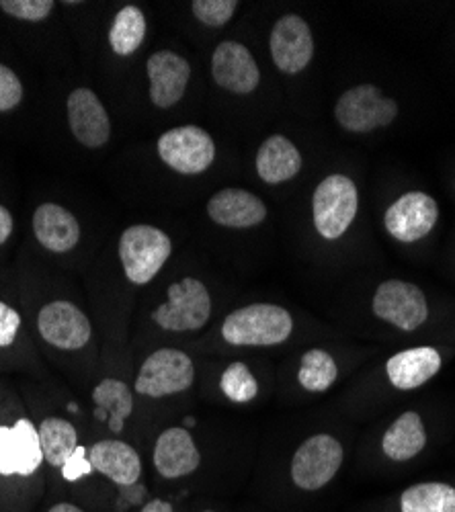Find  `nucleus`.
Wrapping results in <instances>:
<instances>
[{"label": "nucleus", "mask_w": 455, "mask_h": 512, "mask_svg": "<svg viewBox=\"0 0 455 512\" xmlns=\"http://www.w3.org/2000/svg\"><path fill=\"white\" fill-rule=\"evenodd\" d=\"M48 469L33 418L0 420V512H35L48 496Z\"/></svg>", "instance_id": "nucleus-2"}, {"label": "nucleus", "mask_w": 455, "mask_h": 512, "mask_svg": "<svg viewBox=\"0 0 455 512\" xmlns=\"http://www.w3.org/2000/svg\"><path fill=\"white\" fill-rule=\"evenodd\" d=\"M13 228H15L13 213L5 205H0V246H3L11 238Z\"/></svg>", "instance_id": "nucleus-36"}, {"label": "nucleus", "mask_w": 455, "mask_h": 512, "mask_svg": "<svg viewBox=\"0 0 455 512\" xmlns=\"http://www.w3.org/2000/svg\"><path fill=\"white\" fill-rule=\"evenodd\" d=\"M160 160L179 175H201L216 160L214 138L197 125H181L158 138Z\"/></svg>", "instance_id": "nucleus-11"}, {"label": "nucleus", "mask_w": 455, "mask_h": 512, "mask_svg": "<svg viewBox=\"0 0 455 512\" xmlns=\"http://www.w3.org/2000/svg\"><path fill=\"white\" fill-rule=\"evenodd\" d=\"M212 76L218 87L234 95H251L261 82L255 56L238 41H222L212 56Z\"/></svg>", "instance_id": "nucleus-18"}, {"label": "nucleus", "mask_w": 455, "mask_h": 512, "mask_svg": "<svg viewBox=\"0 0 455 512\" xmlns=\"http://www.w3.org/2000/svg\"><path fill=\"white\" fill-rule=\"evenodd\" d=\"M91 474L85 478L72 500L93 512H132L146 502L144 463L138 449L115 437H101L87 445Z\"/></svg>", "instance_id": "nucleus-1"}, {"label": "nucleus", "mask_w": 455, "mask_h": 512, "mask_svg": "<svg viewBox=\"0 0 455 512\" xmlns=\"http://www.w3.org/2000/svg\"><path fill=\"white\" fill-rule=\"evenodd\" d=\"M398 115V103L382 95L376 84H359L345 91L335 107V117L343 130L369 134L390 125Z\"/></svg>", "instance_id": "nucleus-10"}, {"label": "nucleus", "mask_w": 455, "mask_h": 512, "mask_svg": "<svg viewBox=\"0 0 455 512\" xmlns=\"http://www.w3.org/2000/svg\"><path fill=\"white\" fill-rule=\"evenodd\" d=\"M376 318L392 324L402 332H415L429 318V306L425 293L408 281L390 279L384 281L371 302Z\"/></svg>", "instance_id": "nucleus-12"}, {"label": "nucleus", "mask_w": 455, "mask_h": 512, "mask_svg": "<svg viewBox=\"0 0 455 512\" xmlns=\"http://www.w3.org/2000/svg\"><path fill=\"white\" fill-rule=\"evenodd\" d=\"M33 234L46 250L62 254L78 244L80 224L66 207L44 203L33 213Z\"/></svg>", "instance_id": "nucleus-22"}, {"label": "nucleus", "mask_w": 455, "mask_h": 512, "mask_svg": "<svg viewBox=\"0 0 455 512\" xmlns=\"http://www.w3.org/2000/svg\"><path fill=\"white\" fill-rule=\"evenodd\" d=\"M238 9L236 0H195L191 5L193 15L208 27L226 25Z\"/></svg>", "instance_id": "nucleus-31"}, {"label": "nucleus", "mask_w": 455, "mask_h": 512, "mask_svg": "<svg viewBox=\"0 0 455 512\" xmlns=\"http://www.w3.org/2000/svg\"><path fill=\"white\" fill-rule=\"evenodd\" d=\"M132 512H177V510H175V504L169 502V500H164V498H148L146 502H142Z\"/></svg>", "instance_id": "nucleus-35"}, {"label": "nucleus", "mask_w": 455, "mask_h": 512, "mask_svg": "<svg viewBox=\"0 0 455 512\" xmlns=\"http://www.w3.org/2000/svg\"><path fill=\"white\" fill-rule=\"evenodd\" d=\"M302 170V154L285 136L267 138L257 152V173L269 185H281Z\"/></svg>", "instance_id": "nucleus-24"}, {"label": "nucleus", "mask_w": 455, "mask_h": 512, "mask_svg": "<svg viewBox=\"0 0 455 512\" xmlns=\"http://www.w3.org/2000/svg\"><path fill=\"white\" fill-rule=\"evenodd\" d=\"M152 465L158 478L164 482L185 480L199 469L201 451L187 429H183V426H169L154 441Z\"/></svg>", "instance_id": "nucleus-14"}, {"label": "nucleus", "mask_w": 455, "mask_h": 512, "mask_svg": "<svg viewBox=\"0 0 455 512\" xmlns=\"http://www.w3.org/2000/svg\"><path fill=\"white\" fill-rule=\"evenodd\" d=\"M427 445V433L423 420L417 412L400 414L382 439V449L392 461H410L415 459Z\"/></svg>", "instance_id": "nucleus-25"}, {"label": "nucleus", "mask_w": 455, "mask_h": 512, "mask_svg": "<svg viewBox=\"0 0 455 512\" xmlns=\"http://www.w3.org/2000/svg\"><path fill=\"white\" fill-rule=\"evenodd\" d=\"M35 512H93L85 504H80L66 496H46L41 504L35 508Z\"/></svg>", "instance_id": "nucleus-34"}, {"label": "nucleus", "mask_w": 455, "mask_h": 512, "mask_svg": "<svg viewBox=\"0 0 455 512\" xmlns=\"http://www.w3.org/2000/svg\"><path fill=\"white\" fill-rule=\"evenodd\" d=\"M35 426H37L41 451H44L48 482L52 486L62 474L66 463L72 459V455L82 447L80 433L74 426V422L62 414H46L39 422H35Z\"/></svg>", "instance_id": "nucleus-20"}, {"label": "nucleus", "mask_w": 455, "mask_h": 512, "mask_svg": "<svg viewBox=\"0 0 455 512\" xmlns=\"http://www.w3.org/2000/svg\"><path fill=\"white\" fill-rule=\"evenodd\" d=\"M146 37V17L138 7H123L109 29V46L117 56H132Z\"/></svg>", "instance_id": "nucleus-27"}, {"label": "nucleus", "mask_w": 455, "mask_h": 512, "mask_svg": "<svg viewBox=\"0 0 455 512\" xmlns=\"http://www.w3.org/2000/svg\"><path fill=\"white\" fill-rule=\"evenodd\" d=\"M212 293L203 281L185 277L169 285L167 300L152 310V322L164 332H197L212 318Z\"/></svg>", "instance_id": "nucleus-4"}, {"label": "nucleus", "mask_w": 455, "mask_h": 512, "mask_svg": "<svg viewBox=\"0 0 455 512\" xmlns=\"http://www.w3.org/2000/svg\"><path fill=\"white\" fill-rule=\"evenodd\" d=\"M437 220V201L423 191H410L386 209L384 226L392 238L410 244L425 238L435 228Z\"/></svg>", "instance_id": "nucleus-13"}, {"label": "nucleus", "mask_w": 455, "mask_h": 512, "mask_svg": "<svg viewBox=\"0 0 455 512\" xmlns=\"http://www.w3.org/2000/svg\"><path fill=\"white\" fill-rule=\"evenodd\" d=\"M35 330L44 345L60 353H82L95 338L87 312L68 300H52L41 306L35 316Z\"/></svg>", "instance_id": "nucleus-6"}, {"label": "nucleus", "mask_w": 455, "mask_h": 512, "mask_svg": "<svg viewBox=\"0 0 455 512\" xmlns=\"http://www.w3.org/2000/svg\"><path fill=\"white\" fill-rule=\"evenodd\" d=\"M222 338L232 347H277L294 334V316L277 304H251L230 312Z\"/></svg>", "instance_id": "nucleus-3"}, {"label": "nucleus", "mask_w": 455, "mask_h": 512, "mask_svg": "<svg viewBox=\"0 0 455 512\" xmlns=\"http://www.w3.org/2000/svg\"><path fill=\"white\" fill-rule=\"evenodd\" d=\"M201 512H218V510H212V508H210V510H201Z\"/></svg>", "instance_id": "nucleus-37"}, {"label": "nucleus", "mask_w": 455, "mask_h": 512, "mask_svg": "<svg viewBox=\"0 0 455 512\" xmlns=\"http://www.w3.org/2000/svg\"><path fill=\"white\" fill-rule=\"evenodd\" d=\"M54 7V0H0L3 13L27 23L46 21L52 15Z\"/></svg>", "instance_id": "nucleus-30"}, {"label": "nucleus", "mask_w": 455, "mask_h": 512, "mask_svg": "<svg viewBox=\"0 0 455 512\" xmlns=\"http://www.w3.org/2000/svg\"><path fill=\"white\" fill-rule=\"evenodd\" d=\"M339 377V367L333 359V355L322 349H310L302 355L300 367H298V383L312 394L326 392L335 386Z\"/></svg>", "instance_id": "nucleus-28"}, {"label": "nucleus", "mask_w": 455, "mask_h": 512, "mask_svg": "<svg viewBox=\"0 0 455 512\" xmlns=\"http://www.w3.org/2000/svg\"><path fill=\"white\" fill-rule=\"evenodd\" d=\"M173 252L169 234L146 224L130 226L119 238V261L123 275L134 285H148L167 265Z\"/></svg>", "instance_id": "nucleus-7"}, {"label": "nucleus", "mask_w": 455, "mask_h": 512, "mask_svg": "<svg viewBox=\"0 0 455 512\" xmlns=\"http://www.w3.org/2000/svg\"><path fill=\"white\" fill-rule=\"evenodd\" d=\"M273 64L285 74H300L314 56V37L310 25L300 15L281 17L269 37Z\"/></svg>", "instance_id": "nucleus-15"}, {"label": "nucleus", "mask_w": 455, "mask_h": 512, "mask_svg": "<svg viewBox=\"0 0 455 512\" xmlns=\"http://www.w3.org/2000/svg\"><path fill=\"white\" fill-rule=\"evenodd\" d=\"M343 445L326 433L308 437L289 463V478L304 492H318L335 480L343 465Z\"/></svg>", "instance_id": "nucleus-8"}, {"label": "nucleus", "mask_w": 455, "mask_h": 512, "mask_svg": "<svg viewBox=\"0 0 455 512\" xmlns=\"http://www.w3.org/2000/svg\"><path fill=\"white\" fill-rule=\"evenodd\" d=\"M441 369V355L433 347H415L396 353L388 365L386 373L396 390H417Z\"/></svg>", "instance_id": "nucleus-23"}, {"label": "nucleus", "mask_w": 455, "mask_h": 512, "mask_svg": "<svg viewBox=\"0 0 455 512\" xmlns=\"http://www.w3.org/2000/svg\"><path fill=\"white\" fill-rule=\"evenodd\" d=\"M222 394L234 404H248L259 396V381L246 363H230L220 377Z\"/></svg>", "instance_id": "nucleus-29"}, {"label": "nucleus", "mask_w": 455, "mask_h": 512, "mask_svg": "<svg viewBox=\"0 0 455 512\" xmlns=\"http://www.w3.org/2000/svg\"><path fill=\"white\" fill-rule=\"evenodd\" d=\"M208 216L224 228H255L265 222L267 205L251 191L228 187L208 201Z\"/></svg>", "instance_id": "nucleus-21"}, {"label": "nucleus", "mask_w": 455, "mask_h": 512, "mask_svg": "<svg viewBox=\"0 0 455 512\" xmlns=\"http://www.w3.org/2000/svg\"><path fill=\"white\" fill-rule=\"evenodd\" d=\"M68 125L78 144L97 150L111 138V119L101 99L91 89H74L66 101Z\"/></svg>", "instance_id": "nucleus-16"}, {"label": "nucleus", "mask_w": 455, "mask_h": 512, "mask_svg": "<svg viewBox=\"0 0 455 512\" xmlns=\"http://www.w3.org/2000/svg\"><path fill=\"white\" fill-rule=\"evenodd\" d=\"M400 512H455V488L443 482L410 486L400 496Z\"/></svg>", "instance_id": "nucleus-26"}, {"label": "nucleus", "mask_w": 455, "mask_h": 512, "mask_svg": "<svg viewBox=\"0 0 455 512\" xmlns=\"http://www.w3.org/2000/svg\"><path fill=\"white\" fill-rule=\"evenodd\" d=\"M23 330L21 312L9 302L0 300V351H11L19 343Z\"/></svg>", "instance_id": "nucleus-32"}, {"label": "nucleus", "mask_w": 455, "mask_h": 512, "mask_svg": "<svg viewBox=\"0 0 455 512\" xmlns=\"http://www.w3.org/2000/svg\"><path fill=\"white\" fill-rule=\"evenodd\" d=\"M357 209V187L347 175H330L314 191V226L318 234L326 240L341 238L351 228Z\"/></svg>", "instance_id": "nucleus-9"}, {"label": "nucleus", "mask_w": 455, "mask_h": 512, "mask_svg": "<svg viewBox=\"0 0 455 512\" xmlns=\"http://www.w3.org/2000/svg\"><path fill=\"white\" fill-rule=\"evenodd\" d=\"M134 396L136 394L134 388H130V383L113 375L101 377L93 386V418L105 426L109 433L107 437L121 439V435H126V426L136 408Z\"/></svg>", "instance_id": "nucleus-17"}, {"label": "nucleus", "mask_w": 455, "mask_h": 512, "mask_svg": "<svg viewBox=\"0 0 455 512\" xmlns=\"http://www.w3.org/2000/svg\"><path fill=\"white\" fill-rule=\"evenodd\" d=\"M23 101V82L5 64H0V113L13 111Z\"/></svg>", "instance_id": "nucleus-33"}, {"label": "nucleus", "mask_w": 455, "mask_h": 512, "mask_svg": "<svg viewBox=\"0 0 455 512\" xmlns=\"http://www.w3.org/2000/svg\"><path fill=\"white\" fill-rule=\"evenodd\" d=\"M146 72L150 80V99L158 109H169L185 97L191 66L183 56L171 50L154 52L146 62Z\"/></svg>", "instance_id": "nucleus-19"}, {"label": "nucleus", "mask_w": 455, "mask_h": 512, "mask_svg": "<svg viewBox=\"0 0 455 512\" xmlns=\"http://www.w3.org/2000/svg\"><path fill=\"white\" fill-rule=\"evenodd\" d=\"M195 383V363L179 349L164 347L150 353L134 379V394L148 400H162L183 394Z\"/></svg>", "instance_id": "nucleus-5"}]
</instances>
